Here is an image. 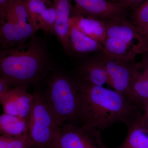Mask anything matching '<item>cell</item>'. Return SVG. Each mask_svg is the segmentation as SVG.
I'll return each mask as SVG.
<instances>
[{
    "mask_svg": "<svg viewBox=\"0 0 148 148\" xmlns=\"http://www.w3.org/2000/svg\"><path fill=\"white\" fill-rule=\"evenodd\" d=\"M73 77L80 97L82 124L101 131L116 123L128 126L143 114V109L116 90Z\"/></svg>",
    "mask_w": 148,
    "mask_h": 148,
    "instance_id": "6da1fadb",
    "label": "cell"
},
{
    "mask_svg": "<svg viewBox=\"0 0 148 148\" xmlns=\"http://www.w3.org/2000/svg\"><path fill=\"white\" fill-rule=\"evenodd\" d=\"M50 65L46 44L37 37L24 47L1 49V77L10 86L26 87L38 83L47 75Z\"/></svg>",
    "mask_w": 148,
    "mask_h": 148,
    "instance_id": "7a4b0ae2",
    "label": "cell"
},
{
    "mask_svg": "<svg viewBox=\"0 0 148 148\" xmlns=\"http://www.w3.org/2000/svg\"><path fill=\"white\" fill-rule=\"evenodd\" d=\"M45 100L61 125L80 121V97L74 77L62 73L54 74L49 81Z\"/></svg>",
    "mask_w": 148,
    "mask_h": 148,
    "instance_id": "3957f363",
    "label": "cell"
},
{
    "mask_svg": "<svg viewBox=\"0 0 148 148\" xmlns=\"http://www.w3.org/2000/svg\"><path fill=\"white\" fill-rule=\"evenodd\" d=\"M33 95L29 120V137L33 147L49 148L62 125L51 112L43 95L38 93Z\"/></svg>",
    "mask_w": 148,
    "mask_h": 148,
    "instance_id": "277c9868",
    "label": "cell"
},
{
    "mask_svg": "<svg viewBox=\"0 0 148 148\" xmlns=\"http://www.w3.org/2000/svg\"><path fill=\"white\" fill-rule=\"evenodd\" d=\"M49 148H108L101 131L85 125L62 124Z\"/></svg>",
    "mask_w": 148,
    "mask_h": 148,
    "instance_id": "5b68a950",
    "label": "cell"
},
{
    "mask_svg": "<svg viewBox=\"0 0 148 148\" xmlns=\"http://www.w3.org/2000/svg\"><path fill=\"white\" fill-rule=\"evenodd\" d=\"M100 55L108 75L109 85L138 106L134 101L132 92V86L138 63L125 62L107 58L101 53Z\"/></svg>",
    "mask_w": 148,
    "mask_h": 148,
    "instance_id": "8992f818",
    "label": "cell"
},
{
    "mask_svg": "<svg viewBox=\"0 0 148 148\" xmlns=\"http://www.w3.org/2000/svg\"><path fill=\"white\" fill-rule=\"evenodd\" d=\"M107 37L118 40L132 46L143 54L148 52V40L141 34L131 21L125 16L106 21Z\"/></svg>",
    "mask_w": 148,
    "mask_h": 148,
    "instance_id": "52a82bcc",
    "label": "cell"
},
{
    "mask_svg": "<svg viewBox=\"0 0 148 148\" xmlns=\"http://www.w3.org/2000/svg\"><path fill=\"white\" fill-rule=\"evenodd\" d=\"M16 23L1 21L0 43L1 49L24 47L26 42L32 39L38 30L28 21L27 18L18 19Z\"/></svg>",
    "mask_w": 148,
    "mask_h": 148,
    "instance_id": "ba28073f",
    "label": "cell"
},
{
    "mask_svg": "<svg viewBox=\"0 0 148 148\" xmlns=\"http://www.w3.org/2000/svg\"><path fill=\"white\" fill-rule=\"evenodd\" d=\"M76 3L72 11L82 16L107 20L125 16L126 10L110 0H74Z\"/></svg>",
    "mask_w": 148,
    "mask_h": 148,
    "instance_id": "9c48e42d",
    "label": "cell"
},
{
    "mask_svg": "<svg viewBox=\"0 0 148 148\" xmlns=\"http://www.w3.org/2000/svg\"><path fill=\"white\" fill-rule=\"evenodd\" d=\"M100 53L84 60L78 67L76 77L93 85H109L108 75Z\"/></svg>",
    "mask_w": 148,
    "mask_h": 148,
    "instance_id": "30bf717a",
    "label": "cell"
},
{
    "mask_svg": "<svg viewBox=\"0 0 148 148\" xmlns=\"http://www.w3.org/2000/svg\"><path fill=\"white\" fill-rule=\"evenodd\" d=\"M56 11L53 34L57 37L66 53L71 57L70 51L69 21L73 6L71 0H52Z\"/></svg>",
    "mask_w": 148,
    "mask_h": 148,
    "instance_id": "8fae6325",
    "label": "cell"
},
{
    "mask_svg": "<svg viewBox=\"0 0 148 148\" xmlns=\"http://www.w3.org/2000/svg\"><path fill=\"white\" fill-rule=\"evenodd\" d=\"M70 51L73 56L79 58H87L88 56L102 53L104 45L93 39L69 23Z\"/></svg>",
    "mask_w": 148,
    "mask_h": 148,
    "instance_id": "7c38bea8",
    "label": "cell"
},
{
    "mask_svg": "<svg viewBox=\"0 0 148 148\" xmlns=\"http://www.w3.org/2000/svg\"><path fill=\"white\" fill-rule=\"evenodd\" d=\"M69 23L104 45L107 37L106 21L85 17L72 11Z\"/></svg>",
    "mask_w": 148,
    "mask_h": 148,
    "instance_id": "4fadbf2b",
    "label": "cell"
},
{
    "mask_svg": "<svg viewBox=\"0 0 148 148\" xmlns=\"http://www.w3.org/2000/svg\"><path fill=\"white\" fill-rule=\"evenodd\" d=\"M144 53L142 60L138 63L132 86V92L135 103L143 108L148 102V54Z\"/></svg>",
    "mask_w": 148,
    "mask_h": 148,
    "instance_id": "5bb4252c",
    "label": "cell"
},
{
    "mask_svg": "<svg viewBox=\"0 0 148 148\" xmlns=\"http://www.w3.org/2000/svg\"><path fill=\"white\" fill-rule=\"evenodd\" d=\"M101 54L107 58L127 62H133L140 52L132 46L111 38H106Z\"/></svg>",
    "mask_w": 148,
    "mask_h": 148,
    "instance_id": "9a60e30c",
    "label": "cell"
},
{
    "mask_svg": "<svg viewBox=\"0 0 148 148\" xmlns=\"http://www.w3.org/2000/svg\"><path fill=\"white\" fill-rule=\"evenodd\" d=\"M127 127L125 139L116 148H148V134L144 129V113Z\"/></svg>",
    "mask_w": 148,
    "mask_h": 148,
    "instance_id": "2e32d148",
    "label": "cell"
},
{
    "mask_svg": "<svg viewBox=\"0 0 148 148\" xmlns=\"http://www.w3.org/2000/svg\"><path fill=\"white\" fill-rule=\"evenodd\" d=\"M29 120L3 113L0 116V133L6 136H16L29 132Z\"/></svg>",
    "mask_w": 148,
    "mask_h": 148,
    "instance_id": "e0dca14e",
    "label": "cell"
},
{
    "mask_svg": "<svg viewBox=\"0 0 148 148\" xmlns=\"http://www.w3.org/2000/svg\"><path fill=\"white\" fill-rule=\"evenodd\" d=\"M18 105V116L29 120L33 106L34 95L27 92L26 87L18 86L12 88Z\"/></svg>",
    "mask_w": 148,
    "mask_h": 148,
    "instance_id": "ac0fdd59",
    "label": "cell"
},
{
    "mask_svg": "<svg viewBox=\"0 0 148 148\" xmlns=\"http://www.w3.org/2000/svg\"><path fill=\"white\" fill-rule=\"evenodd\" d=\"M131 9V22L141 34L145 36L148 30V0H144Z\"/></svg>",
    "mask_w": 148,
    "mask_h": 148,
    "instance_id": "d6986e66",
    "label": "cell"
},
{
    "mask_svg": "<svg viewBox=\"0 0 148 148\" xmlns=\"http://www.w3.org/2000/svg\"><path fill=\"white\" fill-rule=\"evenodd\" d=\"M33 147L29 132L16 136H0V148H30Z\"/></svg>",
    "mask_w": 148,
    "mask_h": 148,
    "instance_id": "ffe728a7",
    "label": "cell"
},
{
    "mask_svg": "<svg viewBox=\"0 0 148 148\" xmlns=\"http://www.w3.org/2000/svg\"><path fill=\"white\" fill-rule=\"evenodd\" d=\"M28 21L38 30L37 23L40 14L47 9V5L41 0H24Z\"/></svg>",
    "mask_w": 148,
    "mask_h": 148,
    "instance_id": "44dd1931",
    "label": "cell"
},
{
    "mask_svg": "<svg viewBox=\"0 0 148 148\" xmlns=\"http://www.w3.org/2000/svg\"><path fill=\"white\" fill-rule=\"evenodd\" d=\"M56 17V11L53 6L46 9L38 18L37 23L38 31L41 30L44 32L53 34Z\"/></svg>",
    "mask_w": 148,
    "mask_h": 148,
    "instance_id": "7402d4cb",
    "label": "cell"
},
{
    "mask_svg": "<svg viewBox=\"0 0 148 148\" xmlns=\"http://www.w3.org/2000/svg\"><path fill=\"white\" fill-rule=\"evenodd\" d=\"M0 102L4 113L18 116V105L12 89L5 94L0 96Z\"/></svg>",
    "mask_w": 148,
    "mask_h": 148,
    "instance_id": "603a6c76",
    "label": "cell"
},
{
    "mask_svg": "<svg viewBox=\"0 0 148 148\" xmlns=\"http://www.w3.org/2000/svg\"><path fill=\"white\" fill-rule=\"evenodd\" d=\"M144 0H118L117 2L125 9H132L142 3Z\"/></svg>",
    "mask_w": 148,
    "mask_h": 148,
    "instance_id": "cb8c5ba5",
    "label": "cell"
},
{
    "mask_svg": "<svg viewBox=\"0 0 148 148\" xmlns=\"http://www.w3.org/2000/svg\"><path fill=\"white\" fill-rule=\"evenodd\" d=\"M10 0H0L1 21H5Z\"/></svg>",
    "mask_w": 148,
    "mask_h": 148,
    "instance_id": "d4e9b609",
    "label": "cell"
},
{
    "mask_svg": "<svg viewBox=\"0 0 148 148\" xmlns=\"http://www.w3.org/2000/svg\"><path fill=\"white\" fill-rule=\"evenodd\" d=\"M7 82L1 77L0 78V96H3L9 92L12 88Z\"/></svg>",
    "mask_w": 148,
    "mask_h": 148,
    "instance_id": "484cf974",
    "label": "cell"
},
{
    "mask_svg": "<svg viewBox=\"0 0 148 148\" xmlns=\"http://www.w3.org/2000/svg\"><path fill=\"white\" fill-rule=\"evenodd\" d=\"M143 108L144 115V129L148 134V102L143 104Z\"/></svg>",
    "mask_w": 148,
    "mask_h": 148,
    "instance_id": "4316f807",
    "label": "cell"
},
{
    "mask_svg": "<svg viewBox=\"0 0 148 148\" xmlns=\"http://www.w3.org/2000/svg\"><path fill=\"white\" fill-rule=\"evenodd\" d=\"M41 1L44 2L47 5L51 7L53 6V3L51 2L50 0H41Z\"/></svg>",
    "mask_w": 148,
    "mask_h": 148,
    "instance_id": "83f0119b",
    "label": "cell"
},
{
    "mask_svg": "<svg viewBox=\"0 0 148 148\" xmlns=\"http://www.w3.org/2000/svg\"><path fill=\"white\" fill-rule=\"evenodd\" d=\"M145 36L146 38H147V39L148 40V30L147 31V34L145 35Z\"/></svg>",
    "mask_w": 148,
    "mask_h": 148,
    "instance_id": "f1b7e54d",
    "label": "cell"
},
{
    "mask_svg": "<svg viewBox=\"0 0 148 148\" xmlns=\"http://www.w3.org/2000/svg\"><path fill=\"white\" fill-rule=\"evenodd\" d=\"M110 1H112L114 2H117L118 0H110Z\"/></svg>",
    "mask_w": 148,
    "mask_h": 148,
    "instance_id": "f546056e",
    "label": "cell"
}]
</instances>
